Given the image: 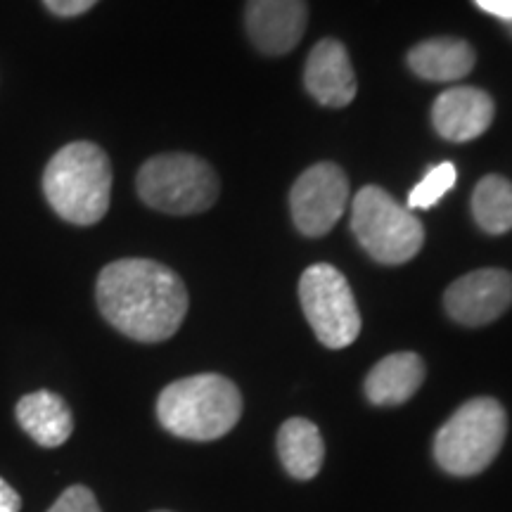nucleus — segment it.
I'll list each match as a JSON object with an SVG mask.
<instances>
[{
	"label": "nucleus",
	"mask_w": 512,
	"mask_h": 512,
	"mask_svg": "<svg viewBox=\"0 0 512 512\" xmlns=\"http://www.w3.org/2000/svg\"><path fill=\"white\" fill-rule=\"evenodd\" d=\"M306 91L325 107H347L356 98L358 83L349 53L335 38H323L311 50L304 72Z\"/></svg>",
	"instance_id": "nucleus-12"
},
{
	"label": "nucleus",
	"mask_w": 512,
	"mask_h": 512,
	"mask_svg": "<svg viewBox=\"0 0 512 512\" xmlns=\"http://www.w3.org/2000/svg\"><path fill=\"white\" fill-rule=\"evenodd\" d=\"M22 510V498L12 486L0 477V512H19Z\"/></svg>",
	"instance_id": "nucleus-22"
},
{
	"label": "nucleus",
	"mask_w": 512,
	"mask_h": 512,
	"mask_svg": "<svg viewBox=\"0 0 512 512\" xmlns=\"http://www.w3.org/2000/svg\"><path fill=\"white\" fill-rule=\"evenodd\" d=\"M157 512H169V510H157Z\"/></svg>",
	"instance_id": "nucleus-24"
},
{
	"label": "nucleus",
	"mask_w": 512,
	"mask_h": 512,
	"mask_svg": "<svg viewBox=\"0 0 512 512\" xmlns=\"http://www.w3.org/2000/svg\"><path fill=\"white\" fill-rule=\"evenodd\" d=\"M240 415V389L216 373L171 382L157 399V418L164 430L190 441L226 437L238 425Z\"/></svg>",
	"instance_id": "nucleus-3"
},
{
	"label": "nucleus",
	"mask_w": 512,
	"mask_h": 512,
	"mask_svg": "<svg viewBox=\"0 0 512 512\" xmlns=\"http://www.w3.org/2000/svg\"><path fill=\"white\" fill-rule=\"evenodd\" d=\"M278 456L294 479H313L325 458L318 427L306 418H290L278 432Z\"/></svg>",
	"instance_id": "nucleus-16"
},
{
	"label": "nucleus",
	"mask_w": 512,
	"mask_h": 512,
	"mask_svg": "<svg viewBox=\"0 0 512 512\" xmlns=\"http://www.w3.org/2000/svg\"><path fill=\"white\" fill-rule=\"evenodd\" d=\"M494 100L475 86L448 88L434 100L432 124L441 138L451 143H467L482 136L494 121Z\"/></svg>",
	"instance_id": "nucleus-11"
},
{
	"label": "nucleus",
	"mask_w": 512,
	"mask_h": 512,
	"mask_svg": "<svg viewBox=\"0 0 512 512\" xmlns=\"http://www.w3.org/2000/svg\"><path fill=\"white\" fill-rule=\"evenodd\" d=\"M351 230L361 247L387 266L406 264L425 245L422 221L377 185L358 190L351 202Z\"/></svg>",
	"instance_id": "nucleus-6"
},
{
	"label": "nucleus",
	"mask_w": 512,
	"mask_h": 512,
	"mask_svg": "<svg viewBox=\"0 0 512 512\" xmlns=\"http://www.w3.org/2000/svg\"><path fill=\"white\" fill-rule=\"evenodd\" d=\"M95 297L112 328L145 344L174 337L188 313L183 280L150 259H119L102 268Z\"/></svg>",
	"instance_id": "nucleus-1"
},
{
	"label": "nucleus",
	"mask_w": 512,
	"mask_h": 512,
	"mask_svg": "<svg viewBox=\"0 0 512 512\" xmlns=\"http://www.w3.org/2000/svg\"><path fill=\"white\" fill-rule=\"evenodd\" d=\"M138 195L147 207L174 216L202 214L219 200V176L195 155H159L140 166Z\"/></svg>",
	"instance_id": "nucleus-5"
},
{
	"label": "nucleus",
	"mask_w": 512,
	"mask_h": 512,
	"mask_svg": "<svg viewBox=\"0 0 512 512\" xmlns=\"http://www.w3.org/2000/svg\"><path fill=\"white\" fill-rule=\"evenodd\" d=\"M505 27H508V31H510V34H512V22H508V24H505Z\"/></svg>",
	"instance_id": "nucleus-23"
},
{
	"label": "nucleus",
	"mask_w": 512,
	"mask_h": 512,
	"mask_svg": "<svg viewBox=\"0 0 512 512\" xmlns=\"http://www.w3.org/2000/svg\"><path fill=\"white\" fill-rule=\"evenodd\" d=\"M306 22V0H247L245 24L249 41L264 55H285L297 48Z\"/></svg>",
	"instance_id": "nucleus-10"
},
{
	"label": "nucleus",
	"mask_w": 512,
	"mask_h": 512,
	"mask_svg": "<svg viewBox=\"0 0 512 512\" xmlns=\"http://www.w3.org/2000/svg\"><path fill=\"white\" fill-rule=\"evenodd\" d=\"M508 434V415L491 396L463 403L434 437V460L453 477H472L494 463Z\"/></svg>",
	"instance_id": "nucleus-4"
},
{
	"label": "nucleus",
	"mask_w": 512,
	"mask_h": 512,
	"mask_svg": "<svg viewBox=\"0 0 512 512\" xmlns=\"http://www.w3.org/2000/svg\"><path fill=\"white\" fill-rule=\"evenodd\" d=\"M15 415L19 427L43 448L62 446L74 432V415L67 401L48 389L22 396Z\"/></svg>",
	"instance_id": "nucleus-13"
},
{
	"label": "nucleus",
	"mask_w": 512,
	"mask_h": 512,
	"mask_svg": "<svg viewBox=\"0 0 512 512\" xmlns=\"http://www.w3.org/2000/svg\"><path fill=\"white\" fill-rule=\"evenodd\" d=\"M48 512H102L98 501H95L93 491L88 486H69L64 494L53 503Z\"/></svg>",
	"instance_id": "nucleus-19"
},
{
	"label": "nucleus",
	"mask_w": 512,
	"mask_h": 512,
	"mask_svg": "<svg viewBox=\"0 0 512 512\" xmlns=\"http://www.w3.org/2000/svg\"><path fill=\"white\" fill-rule=\"evenodd\" d=\"M475 50L463 38H430L408 53V67L427 81H460L475 67Z\"/></svg>",
	"instance_id": "nucleus-15"
},
{
	"label": "nucleus",
	"mask_w": 512,
	"mask_h": 512,
	"mask_svg": "<svg viewBox=\"0 0 512 512\" xmlns=\"http://www.w3.org/2000/svg\"><path fill=\"white\" fill-rule=\"evenodd\" d=\"M425 382V363L413 351L382 358L366 377V396L375 406H401Z\"/></svg>",
	"instance_id": "nucleus-14"
},
{
	"label": "nucleus",
	"mask_w": 512,
	"mask_h": 512,
	"mask_svg": "<svg viewBox=\"0 0 512 512\" xmlns=\"http://www.w3.org/2000/svg\"><path fill=\"white\" fill-rule=\"evenodd\" d=\"M446 313L467 328L494 323L512 306V273L501 268H482L448 285Z\"/></svg>",
	"instance_id": "nucleus-9"
},
{
	"label": "nucleus",
	"mask_w": 512,
	"mask_h": 512,
	"mask_svg": "<svg viewBox=\"0 0 512 512\" xmlns=\"http://www.w3.org/2000/svg\"><path fill=\"white\" fill-rule=\"evenodd\" d=\"M299 302L304 316L328 349H344L361 332L354 292L342 273L330 264H313L299 280Z\"/></svg>",
	"instance_id": "nucleus-7"
},
{
	"label": "nucleus",
	"mask_w": 512,
	"mask_h": 512,
	"mask_svg": "<svg viewBox=\"0 0 512 512\" xmlns=\"http://www.w3.org/2000/svg\"><path fill=\"white\" fill-rule=\"evenodd\" d=\"M43 192L60 219L74 226H93L110 209V157L86 140L64 145L43 171Z\"/></svg>",
	"instance_id": "nucleus-2"
},
{
	"label": "nucleus",
	"mask_w": 512,
	"mask_h": 512,
	"mask_svg": "<svg viewBox=\"0 0 512 512\" xmlns=\"http://www.w3.org/2000/svg\"><path fill=\"white\" fill-rule=\"evenodd\" d=\"M472 216L489 235L512 228V183L503 176H484L472 192Z\"/></svg>",
	"instance_id": "nucleus-17"
},
{
	"label": "nucleus",
	"mask_w": 512,
	"mask_h": 512,
	"mask_svg": "<svg viewBox=\"0 0 512 512\" xmlns=\"http://www.w3.org/2000/svg\"><path fill=\"white\" fill-rule=\"evenodd\" d=\"M46 8L57 17H79L88 12L100 0H43Z\"/></svg>",
	"instance_id": "nucleus-20"
},
{
	"label": "nucleus",
	"mask_w": 512,
	"mask_h": 512,
	"mask_svg": "<svg viewBox=\"0 0 512 512\" xmlns=\"http://www.w3.org/2000/svg\"><path fill=\"white\" fill-rule=\"evenodd\" d=\"M458 171L451 162H441L427 171V176L408 195V209H430L456 185Z\"/></svg>",
	"instance_id": "nucleus-18"
},
{
	"label": "nucleus",
	"mask_w": 512,
	"mask_h": 512,
	"mask_svg": "<svg viewBox=\"0 0 512 512\" xmlns=\"http://www.w3.org/2000/svg\"><path fill=\"white\" fill-rule=\"evenodd\" d=\"M349 202L347 174L332 162L313 164L297 178L290 192L294 226L306 238L330 233Z\"/></svg>",
	"instance_id": "nucleus-8"
},
{
	"label": "nucleus",
	"mask_w": 512,
	"mask_h": 512,
	"mask_svg": "<svg viewBox=\"0 0 512 512\" xmlns=\"http://www.w3.org/2000/svg\"><path fill=\"white\" fill-rule=\"evenodd\" d=\"M475 3L489 15L503 19L505 24L512 22V0H475Z\"/></svg>",
	"instance_id": "nucleus-21"
}]
</instances>
